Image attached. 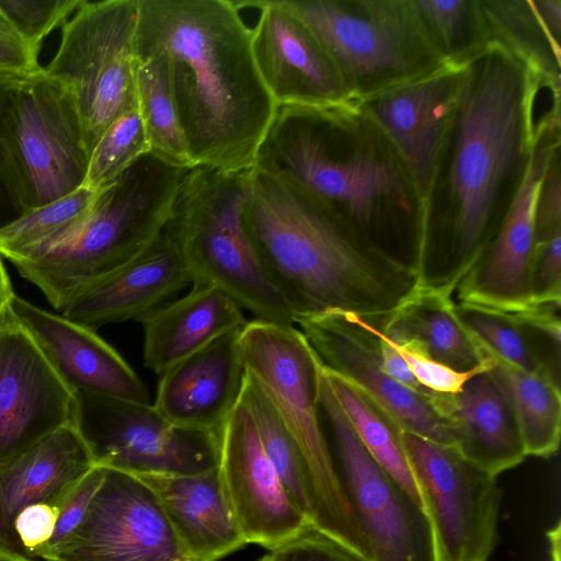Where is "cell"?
<instances>
[{"label": "cell", "mask_w": 561, "mask_h": 561, "mask_svg": "<svg viewBox=\"0 0 561 561\" xmlns=\"http://www.w3.org/2000/svg\"><path fill=\"white\" fill-rule=\"evenodd\" d=\"M478 346L489 373L513 407L527 456H552L561 433L560 381L543 373L524 370Z\"/></svg>", "instance_id": "f1b7e54d"}, {"label": "cell", "mask_w": 561, "mask_h": 561, "mask_svg": "<svg viewBox=\"0 0 561 561\" xmlns=\"http://www.w3.org/2000/svg\"><path fill=\"white\" fill-rule=\"evenodd\" d=\"M529 293L531 306L561 305V233L536 243Z\"/></svg>", "instance_id": "60d3db41"}, {"label": "cell", "mask_w": 561, "mask_h": 561, "mask_svg": "<svg viewBox=\"0 0 561 561\" xmlns=\"http://www.w3.org/2000/svg\"><path fill=\"white\" fill-rule=\"evenodd\" d=\"M105 469L83 518L45 561H194L158 497L136 476Z\"/></svg>", "instance_id": "5bb4252c"}, {"label": "cell", "mask_w": 561, "mask_h": 561, "mask_svg": "<svg viewBox=\"0 0 561 561\" xmlns=\"http://www.w3.org/2000/svg\"><path fill=\"white\" fill-rule=\"evenodd\" d=\"M186 171L152 152L142 156L102 190L90 213L59 242L12 264L61 311L79 290L162 233Z\"/></svg>", "instance_id": "5b68a950"}, {"label": "cell", "mask_w": 561, "mask_h": 561, "mask_svg": "<svg viewBox=\"0 0 561 561\" xmlns=\"http://www.w3.org/2000/svg\"><path fill=\"white\" fill-rule=\"evenodd\" d=\"M94 467L72 424L64 426L0 466V553L28 559L14 530L18 515L37 503L61 506Z\"/></svg>", "instance_id": "cb8c5ba5"}, {"label": "cell", "mask_w": 561, "mask_h": 561, "mask_svg": "<svg viewBox=\"0 0 561 561\" xmlns=\"http://www.w3.org/2000/svg\"><path fill=\"white\" fill-rule=\"evenodd\" d=\"M560 148L551 156L534 204L536 243L561 233V156Z\"/></svg>", "instance_id": "b9f144b4"}, {"label": "cell", "mask_w": 561, "mask_h": 561, "mask_svg": "<svg viewBox=\"0 0 561 561\" xmlns=\"http://www.w3.org/2000/svg\"><path fill=\"white\" fill-rule=\"evenodd\" d=\"M323 367L342 376L374 400L404 431L455 448L451 424L432 396L390 377L380 363L379 340L367 322L350 312H327L296 320Z\"/></svg>", "instance_id": "9a60e30c"}, {"label": "cell", "mask_w": 561, "mask_h": 561, "mask_svg": "<svg viewBox=\"0 0 561 561\" xmlns=\"http://www.w3.org/2000/svg\"><path fill=\"white\" fill-rule=\"evenodd\" d=\"M138 0L85 1L62 25L44 75L72 99L89 154L106 128L137 106L134 60Z\"/></svg>", "instance_id": "30bf717a"}, {"label": "cell", "mask_w": 561, "mask_h": 561, "mask_svg": "<svg viewBox=\"0 0 561 561\" xmlns=\"http://www.w3.org/2000/svg\"><path fill=\"white\" fill-rule=\"evenodd\" d=\"M134 78L137 108L150 152L170 164L192 168L176 108L158 66L151 60L135 57Z\"/></svg>", "instance_id": "e575fe53"}, {"label": "cell", "mask_w": 561, "mask_h": 561, "mask_svg": "<svg viewBox=\"0 0 561 561\" xmlns=\"http://www.w3.org/2000/svg\"><path fill=\"white\" fill-rule=\"evenodd\" d=\"M60 506L37 503L24 508L14 522V530L26 557L35 560L37 552L51 538Z\"/></svg>", "instance_id": "ee69618b"}, {"label": "cell", "mask_w": 561, "mask_h": 561, "mask_svg": "<svg viewBox=\"0 0 561 561\" xmlns=\"http://www.w3.org/2000/svg\"><path fill=\"white\" fill-rule=\"evenodd\" d=\"M420 24L439 57L465 66L492 41L480 0H411Z\"/></svg>", "instance_id": "d6a6232c"}, {"label": "cell", "mask_w": 561, "mask_h": 561, "mask_svg": "<svg viewBox=\"0 0 561 561\" xmlns=\"http://www.w3.org/2000/svg\"><path fill=\"white\" fill-rule=\"evenodd\" d=\"M543 76L497 43L465 66L456 111L424 192L420 282L448 295L496 236L523 186Z\"/></svg>", "instance_id": "6da1fadb"}, {"label": "cell", "mask_w": 561, "mask_h": 561, "mask_svg": "<svg viewBox=\"0 0 561 561\" xmlns=\"http://www.w3.org/2000/svg\"><path fill=\"white\" fill-rule=\"evenodd\" d=\"M240 398L251 412L262 448L288 495L312 524L314 495L302 454L267 394L248 370Z\"/></svg>", "instance_id": "4dcf8cb0"}, {"label": "cell", "mask_w": 561, "mask_h": 561, "mask_svg": "<svg viewBox=\"0 0 561 561\" xmlns=\"http://www.w3.org/2000/svg\"><path fill=\"white\" fill-rule=\"evenodd\" d=\"M560 147L561 127L546 126L538 130L515 203L494 239L456 289L459 305L502 313H517L534 307L529 293L536 245L534 204L551 156Z\"/></svg>", "instance_id": "ac0fdd59"}, {"label": "cell", "mask_w": 561, "mask_h": 561, "mask_svg": "<svg viewBox=\"0 0 561 561\" xmlns=\"http://www.w3.org/2000/svg\"><path fill=\"white\" fill-rule=\"evenodd\" d=\"M84 0H0V11L39 54L45 37L76 12Z\"/></svg>", "instance_id": "74e56055"}, {"label": "cell", "mask_w": 561, "mask_h": 561, "mask_svg": "<svg viewBox=\"0 0 561 561\" xmlns=\"http://www.w3.org/2000/svg\"><path fill=\"white\" fill-rule=\"evenodd\" d=\"M533 3L551 36L561 44V0H533Z\"/></svg>", "instance_id": "c3c4849f"}, {"label": "cell", "mask_w": 561, "mask_h": 561, "mask_svg": "<svg viewBox=\"0 0 561 561\" xmlns=\"http://www.w3.org/2000/svg\"><path fill=\"white\" fill-rule=\"evenodd\" d=\"M188 284L181 254L162 232L141 252L79 290L61 316L92 330L138 321Z\"/></svg>", "instance_id": "603a6c76"}, {"label": "cell", "mask_w": 561, "mask_h": 561, "mask_svg": "<svg viewBox=\"0 0 561 561\" xmlns=\"http://www.w3.org/2000/svg\"><path fill=\"white\" fill-rule=\"evenodd\" d=\"M465 66L447 65L356 102L398 150L423 195L458 104Z\"/></svg>", "instance_id": "ffe728a7"}, {"label": "cell", "mask_w": 561, "mask_h": 561, "mask_svg": "<svg viewBox=\"0 0 561 561\" xmlns=\"http://www.w3.org/2000/svg\"><path fill=\"white\" fill-rule=\"evenodd\" d=\"M492 43L522 59L535 73L561 78V44L538 15L533 0H480Z\"/></svg>", "instance_id": "1f68e13d"}, {"label": "cell", "mask_w": 561, "mask_h": 561, "mask_svg": "<svg viewBox=\"0 0 561 561\" xmlns=\"http://www.w3.org/2000/svg\"><path fill=\"white\" fill-rule=\"evenodd\" d=\"M240 2L260 10L250 28L252 54L276 106H323L350 101L318 38L282 0Z\"/></svg>", "instance_id": "d6986e66"}, {"label": "cell", "mask_w": 561, "mask_h": 561, "mask_svg": "<svg viewBox=\"0 0 561 561\" xmlns=\"http://www.w3.org/2000/svg\"><path fill=\"white\" fill-rule=\"evenodd\" d=\"M256 561H273V558L271 553L263 556L262 558L257 559Z\"/></svg>", "instance_id": "816d5d0a"}, {"label": "cell", "mask_w": 561, "mask_h": 561, "mask_svg": "<svg viewBox=\"0 0 561 561\" xmlns=\"http://www.w3.org/2000/svg\"><path fill=\"white\" fill-rule=\"evenodd\" d=\"M270 552L273 561H371L312 524Z\"/></svg>", "instance_id": "ab89813d"}, {"label": "cell", "mask_w": 561, "mask_h": 561, "mask_svg": "<svg viewBox=\"0 0 561 561\" xmlns=\"http://www.w3.org/2000/svg\"><path fill=\"white\" fill-rule=\"evenodd\" d=\"M72 425L98 467L138 477L195 474L219 463L217 434L173 424L150 402L75 393Z\"/></svg>", "instance_id": "8fae6325"}, {"label": "cell", "mask_w": 561, "mask_h": 561, "mask_svg": "<svg viewBox=\"0 0 561 561\" xmlns=\"http://www.w3.org/2000/svg\"><path fill=\"white\" fill-rule=\"evenodd\" d=\"M75 392L10 304L0 312V466L72 424Z\"/></svg>", "instance_id": "2e32d148"}, {"label": "cell", "mask_w": 561, "mask_h": 561, "mask_svg": "<svg viewBox=\"0 0 561 561\" xmlns=\"http://www.w3.org/2000/svg\"><path fill=\"white\" fill-rule=\"evenodd\" d=\"M457 313L476 342L524 370L543 373L560 381L531 332L506 313L456 304Z\"/></svg>", "instance_id": "d590c367"}, {"label": "cell", "mask_w": 561, "mask_h": 561, "mask_svg": "<svg viewBox=\"0 0 561 561\" xmlns=\"http://www.w3.org/2000/svg\"><path fill=\"white\" fill-rule=\"evenodd\" d=\"M218 438L220 480L247 545L272 551L311 524L264 453L251 412L241 398Z\"/></svg>", "instance_id": "e0dca14e"}, {"label": "cell", "mask_w": 561, "mask_h": 561, "mask_svg": "<svg viewBox=\"0 0 561 561\" xmlns=\"http://www.w3.org/2000/svg\"><path fill=\"white\" fill-rule=\"evenodd\" d=\"M314 34L350 101L358 102L447 64L411 0H282Z\"/></svg>", "instance_id": "ba28073f"}, {"label": "cell", "mask_w": 561, "mask_h": 561, "mask_svg": "<svg viewBox=\"0 0 561 561\" xmlns=\"http://www.w3.org/2000/svg\"><path fill=\"white\" fill-rule=\"evenodd\" d=\"M103 188L82 185L58 201L22 214L0 228V255L14 263L53 247L90 213Z\"/></svg>", "instance_id": "836d02e7"}, {"label": "cell", "mask_w": 561, "mask_h": 561, "mask_svg": "<svg viewBox=\"0 0 561 561\" xmlns=\"http://www.w3.org/2000/svg\"><path fill=\"white\" fill-rule=\"evenodd\" d=\"M322 371L366 450L379 467L425 511L402 443L401 427L357 386L323 365Z\"/></svg>", "instance_id": "f546056e"}, {"label": "cell", "mask_w": 561, "mask_h": 561, "mask_svg": "<svg viewBox=\"0 0 561 561\" xmlns=\"http://www.w3.org/2000/svg\"><path fill=\"white\" fill-rule=\"evenodd\" d=\"M158 497L194 561H217L245 546L218 467L195 474L138 476Z\"/></svg>", "instance_id": "484cf974"}, {"label": "cell", "mask_w": 561, "mask_h": 561, "mask_svg": "<svg viewBox=\"0 0 561 561\" xmlns=\"http://www.w3.org/2000/svg\"><path fill=\"white\" fill-rule=\"evenodd\" d=\"M18 79L19 78L15 77L0 76V122L10 89ZM20 216L21 213L16 208L7 185L0 148V228L12 222Z\"/></svg>", "instance_id": "7dc6e473"}, {"label": "cell", "mask_w": 561, "mask_h": 561, "mask_svg": "<svg viewBox=\"0 0 561 561\" xmlns=\"http://www.w3.org/2000/svg\"><path fill=\"white\" fill-rule=\"evenodd\" d=\"M14 295L11 280L0 255V312L11 302Z\"/></svg>", "instance_id": "681fc988"}, {"label": "cell", "mask_w": 561, "mask_h": 561, "mask_svg": "<svg viewBox=\"0 0 561 561\" xmlns=\"http://www.w3.org/2000/svg\"><path fill=\"white\" fill-rule=\"evenodd\" d=\"M0 148L7 185L21 215L84 183L90 154L81 119L70 95L43 70L11 87Z\"/></svg>", "instance_id": "9c48e42d"}, {"label": "cell", "mask_w": 561, "mask_h": 561, "mask_svg": "<svg viewBox=\"0 0 561 561\" xmlns=\"http://www.w3.org/2000/svg\"><path fill=\"white\" fill-rule=\"evenodd\" d=\"M240 350L245 369L256 378L302 454L314 495L312 525L370 560L322 431V364L313 348L295 324L253 319L241 330Z\"/></svg>", "instance_id": "52a82bcc"}, {"label": "cell", "mask_w": 561, "mask_h": 561, "mask_svg": "<svg viewBox=\"0 0 561 561\" xmlns=\"http://www.w3.org/2000/svg\"><path fill=\"white\" fill-rule=\"evenodd\" d=\"M105 469L94 466L71 490L60 506L54 534L36 558L49 556L79 525L87 507L104 478Z\"/></svg>", "instance_id": "7bdbcfd3"}, {"label": "cell", "mask_w": 561, "mask_h": 561, "mask_svg": "<svg viewBox=\"0 0 561 561\" xmlns=\"http://www.w3.org/2000/svg\"><path fill=\"white\" fill-rule=\"evenodd\" d=\"M442 561H488L497 542L501 490L450 446L401 428Z\"/></svg>", "instance_id": "4fadbf2b"}, {"label": "cell", "mask_w": 561, "mask_h": 561, "mask_svg": "<svg viewBox=\"0 0 561 561\" xmlns=\"http://www.w3.org/2000/svg\"><path fill=\"white\" fill-rule=\"evenodd\" d=\"M388 339L403 358L415 379L424 388L433 392L457 393L472 376L489 367L485 360L484 365L474 369L458 371L435 360L413 342Z\"/></svg>", "instance_id": "f35d334b"}, {"label": "cell", "mask_w": 561, "mask_h": 561, "mask_svg": "<svg viewBox=\"0 0 561 561\" xmlns=\"http://www.w3.org/2000/svg\"><path fill=\"white\" fill-rule=\"evenodd\" d=\"M0 561H35L31 559L15 558L8 554L0 553Z\"/></svg>", "instance_id": "f907efd6"}, {"label": "cell", "mask_w": 561, "mask_h": 561, "mask_svg": "<svg viewBox=\"0 0 561 561\" xmlns=\"http://www.w3.org/2000/svg\"><path fill=\"white\" fill-rule=\"evenodd\" d=\"M242 328L221 334L159 375L153 405L170 422L219 435L245 379Z\"/></svg>", "instance_id": "7402d4cb"}, {"label": "cell", "mask_w": 561, "mask_h": 561, "mask_svg": "<svg viewBox=\"0 0 561 561\" xmlns=\"http://www.w3.org/2000/svg\"><path fill=\"white\" fill-rule=\"evenodd\" d=\"M319 410L330 431L334 462L371 561H442L427 513L366 450L325 379L322 367Z\"/></svg>", "instance_id": "7c38bea8"}, {"label": "cell", "mask_w": 561, "mask_h": 561, "mask_svg": "<svg viewBox=\"0 0 561 561\" xmlns=\"http://www.w3.org/2000/svg\"><path fill=\"white\" fill-rule=\"evenodd\" d=\"M432 400L451 424L455 449L489 474L497 477L527 457L513 407L488 369L459 392H434Z\"/></svg>", "instance_id": "d4e9b609"}, {"label": "cell", "mask_w": 561, "mask_h": 561, "mask_svg": "<svg viewBox=\"0 0 561 561\" xmlns=\"http://www.w3.org/2000/svg\"><path fill=\"white\" fill-rule=\"evenodd\" d=\"M392 340L410 341L435 360L458 371L485 364L483 355L460 321L451 295L421 286L379 328Z\"/></svg>", "instance_id": "83f0119b"}, {"label": "cell", "mask_w": 561, "mask_h": 561, "mask_svg": "<svg viewBox=\"0 0 561 561\" xmlns=\"http://www.w3.org/2000/svg\"><path fill=\"white\" fill-rule=\"evenodd\" d=\"M138 322L144 331V366L160 375L221 334L242 328L247 320L225 291L193 284L186 295L163 302Z\"/></svg>", "instance_id": "4316f807"}, {"label": "cell", "mask_w": 561, "mask_h": 561, "mask_svg": "<svg viewBox=\"0 0 561 561\" xmlns=\"http://www.w3.org/2000/svg\"><path fill=\"white\" fill-rule=\"evenodd\" d=\"M254 169L374 250L416 272L423 191L385 133L356 102L278 105Z\"/></svg>", "instance_id": "7a4b0ae2"}, {"label": "cell", "mask_w": 561, "mask_h": 561, "mask_svg": "<svg viewBox=\"0 0 561 561\" xmlns=\"http://www.w3.org/2000/svg\"><path fill=\"white\" fill-rule=\"evenodd\" d=\"M42 70L38 54L0 11V76L26 78Z\"/></svg>", "instance_id": "f6af8a7d"}, {"label": "cell", "mask_w": 561, "mask_h": 561, "mask_svg": "<svg viewBox=\"0 0 561 561\" xmlns=\"http://www.w3.org/2000/svg\"><path fill=\"white\" fill-rule=\"evenodd\" d=\"M253 169H187L162 232L181 254L191 285L221 289L255 320L295 324L293 312L268 280L244 226Z\"/></svg>", "instance_id": "8992f818"}, {"label": "cell", "mask_w": 561, "mask_h": 561, "mask_svg": "<svg viewBox=\"0 0 561 561\" xmlns=\"http://www.w3.org/2000/svg\"><path fill=\"white\" fill-rule=\"evenodd\" d=\"M367 322V321H366ZM369 328L378 336L379 351H380V363L383 370L401 385L421 392L428 393L431 390L424 388L413 376L408 365L392 346L387 335L377 327L371 325L367 322Z\"/></svg>", "instance_id": "bcb514c9"}, {"label": "cell", "mask_w": 561, "mask_h": 561, "mask_svg": "<svg viewBox=\"0 0 561 561\" xmlns=\"http://www.w3.org/2000/svg\"><path fill=\"white\" fill-rule=\"evenodd\" d=\"M243 220L260 263L295 323L341 311L380 328L422 286L413 268L374 250L256 169Z\"/></svg>", "instance_id": "277c9868"}, {"label": "cell", "mask_w": 561, "mask_h": 561, "mask_svg": "<svg viewBox=\"0 0 561 561\" xmlns=\"http://www.w3.org/2000/svg\"><path fill=\"white\" fill-rule=\"evenodd\" d=\"M10 306L53 368L75 393L149 403V390L94 330L14 295Z\"/></svg>", "instance_id": "44dd1931"}, {"label": "cell", "mask_w": 561, "mask_h": 561, "mask_svg": "<svg viewBox=\"0 0 561 561\" xmlns=\"http://www.w3.org/2000/svg\"><path fill=\"white\" fill-rule=\"evenodd\" d=\"M135 57L163 75L193 167L254 168L277 106L233 1L138 0Z\"/></svg>", "instance_id": "3957f363"}, {"label": "cell", "mask_w": 561, "mask_h": 561, "mask_svg": "<svg viewBox=\"0 0 561 561\" xmlns=\"http://www.w3.org/2000/svg\"><path fill=\"white\" fill-rule=\"evenodd\" d=\"M150 146L136 107L114 121L91 152L84 186L100 190L116 181Z\"/></svg>", "instance_id": "8d00e7d4"}]
</instances>
